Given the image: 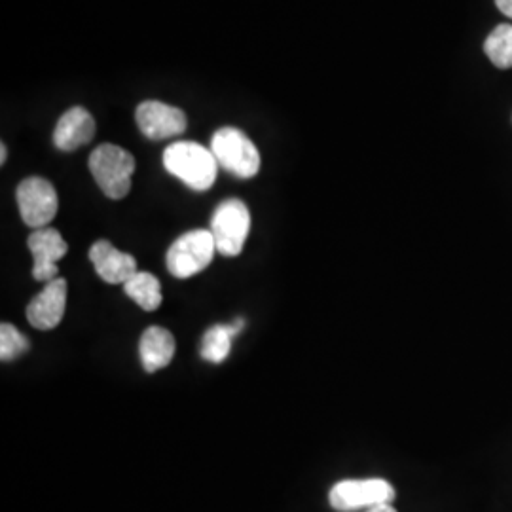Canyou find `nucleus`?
Returning <instances> with one entry per match:
<instances>
[{"label": "nucleus", "instance_id": "9", "mask_svg": "<svg viewBox=\"0 0 512 512\" xmlns=\"http://www.w3.org/2000/svg\"><path fill=\"white\" fill-rule=\"evenodd\" d=\"M29 251L33 255V277L42 283L57 279V260L67 255L69 245L55 228H40L27 239Z\"/></svg>", "mask_w": 512, "mask_h": 512}, {"label": "nucleus", "instance_id": "7", "mask_svg": "<svg viewBox=\"0 0 512 512\" xmlns=\"http://www.w3.org/2000/svg\"><path fill=\"white\" fill-rule=\"evenodd\" d=\"M19 215L35 230L48 228L57 215V192L54 184L42 177H29L18 186Z\"/></svg>", "mask_w": 512, "mask_h": 512}, {"label": "nucleus", "instance_id": "15", "mask_svg": "<svg viewBox=\"0 0 512 512\" xmlns=\"http://www.w3.org/2000/svg\"><path fill=\"white\" fill-rule=\"evenodd\" d=\"M124 291L129 298L145 311L158 310L162 306V285L156 275L148 272H137L124 283Z\"/></svg>", "mask_w": 512, "mask_h": 512}, {"label": "nucleus", "instance_id": "12", "mask_svg": "<svg viewBox=\"0 0 512 512\" xmlns=\"http://www.w3.org/2000/svg\"><path fill=\"white\" fill-rule=\"evenodd\" d=\"M95 137V120L92 112L84 107L67 110L54 131V145L63 152H73L76 148L88 145Z\"/></svg>", "mask_w": 512, "mask_h": 512}, {"label": "nucleus", "instance_id": "18", "mask_svg": "<svg viewBox=\"0 0 512 512\" xmlns=\"http://www.w3.org/2000/svg\"><path fill=\"white\" fill-rule=\"evenodd\" d=\"M495 4L501 10V14H505L507 18L512 19V0H495Z\"/></svg>", "mask_w": 512, "mask_h": 512}, {"label": "nucleus", "instance_id": "17", "mask_svg": "<svg viewBox=\"0 0 512 512\" xmlns=\"http://www.w3.org/2000/svg\"><path fill=\"white\" fill-rule=\"evenodd\" d=\"M29 349V340L12 323L0 325V359L4 363L16 361Z\"/></svg>", "mask_w": 512, "mask_h": 512}, {"label": "nucleus", "instance_id": "8", "mask_svg": "<svg viewBox=\"0 0 512 512\" xmlns=\"http://www.w3.org/2000/svg\"><path fill=\"white\" fill-rule=\"evenodd\" d=\"M137 126L143 135L152 141H162L169 137H177L186 129V114L184 110L165 105L160 101H145L135 112Z\"/></svg>", "mask_w": 512, "mask_h": 512}, {"label": "nucleus", "instance_id": "1", "mask_svg": "<svg viewBox=\"0 0 512 512\" xmlns=\"http://www.w3.org/2000/svg\"><path fill=\"white\" fill-rule=\"evenodd\" d=\"M164 167L167 173L181 179L196 192L209 190L219 173V162L213 150H207L194 141H177L165 148Z\"/></svg>", "mask_w": 512, "mask_h": 512}, {"label": "nucleus", "instance_id": "2", "mask_svg": "<svg viewBox=\"0 0 512 512\" xmlns=\"http://www.w3.org/2000/svg\"><path fill=\"white\" fill-rule=\"evenodd\" d=\"M90 171L107 198L122 200L131 190L135 158L124 148L101 145L90 156Z\"/></svg>", "mask_w": 512, "mask_h": 512}, {"label": "nucleus", "instance_id": "13", "mask_svg": "<svg viewBox=\"0 0 512 512\" xmlns=\"http://www.w3.org/2000/svg\"><path fill=\"white\" fill-rule=\"evenodd\" d=\"M175 349H177V344L169 330L162 329V327H150L141 336V344H139L141 363L147 372H158L173 361Z\"/></svg>", "mask_w": 512, "mask_h": 512}, {"label": "nucleus", "instance_id": "6", "mask_svg": "<svg viewBox=\"0 0 512 512\" xmlns=\"http://www.w3.org/2000/svg\"><path fill=\"white\" fill-rule=\"evenodd\" d=\"M395 499V488L384 478L366 480H342L330 490V507L340 512L372 509L391 503Z\"/></svg>", "mask_w": 512, "mask_h": 512}, {"label": "nucleus", "instance_id": "3", "mask_svg": "<svg viewBox=\"0 0 512 512\" xmlns=\"http://www.w3.org/2000/svg\"><path fill=\"white\" fill-rule=\"evenodd\" d=\"M215 253L217 243L211 230H190L173 241L165 256V264L169 274L188 279L203 272L213 262Z\"/></svg>", "mask_w": 512, "mask_h": 512}, {"label": "nucleus", "instance_id": "4", "mask_svg": "<svg viewBox=\"0 0 512 512\" xmlns=\"http://www.w3.org/2000/svg\"><path fill=\"white\" fill-rule=\"evenodd\" d=\"M211 150L220 167L239 179H253L260 171V154L255 143L236 128H222L213 135Z\"/></svg>", "mask_w": 512, "mask_h": 512}, {"label": "nucleus", "instance_id": "19", "mask_svg": "<svg viewBox=\"0 0 512 512\" xmlns=\"http://www.w3.org/2000/svg\"><path fill=\"white\" fill-rule=\"evenodd\" d=\"M366 512H397L395 511V507L391 505V503H385V505H378V507H372V509H368Z\"/></svg>", "mask_w": 512, "mask_h": 512}, {"label": "nucleus", "instance_id": "14", "mask_svg": "<svg viewBox=\"0 0 512 512\" xmlns=\"http://www.w3.org/2000/svg\"><path fill=\"white\" fill-rule=\"evenodd\" d=\"M243 329V319H236V323L230 325H215L205 332L202 342V357L205 361L219 365L224 363L230 355L232 340Z\"/></svg>", "mask_w": 512, "mask_h": 512}, {"label": "nucleus", "instance_id": "5", "mask_svg": "<svg viewBox=\"0 0 512 512\" xmlns=\"http://www.w3.org/2000/svg\"><path fill=\"white\" fill-rule=\"evenodd\" d=\"M211 234L217 243V253L238 256L251 230V211L238 198L224 200L211 219Z\"/></svg>", "mask_w": 512, "mask_h": 512}, {"label": "nucleus", "instance_id": "10", "mask_svg": "<svg viewBox=\"0 0 512 512\" xmlns=\"http://www.w3.org/2000/svg\"><path fill=\"white\" fill-rule=\"evenodd\" d=\"M67 306V281L57 277L46 283L27 306V319L38 330H52L61 323Z\"/></svg>", "mask_w": 512, "mask_h": 512}, {"label": "nucleus", "instance_id": "20", "mask_svg": "<svg viewBox=\"0 0 512 512\" xmlns=\"http://www.w3.org/2000/svg\"><path fill=\"white\" fill-rule=\"evenodd\" d=\"M6 156H8V148L2 143L0 145V164H6Z\"/></svg>", "mask_w": 512, "mask_h": 512}, {"label": "nucleus", "instance_id": "11", "mask_svg": "<svg viewBox=\"0 0 512 512\" xmlns=\"http://www.w3.org/2000/svg\"><path fill=\"white\" fill-rule=\"evenodd\" d=\"M90 260L97 275L110 285L126 283L137 274V260L128 253L118 251L107 239H99L93 243Z\"/></svg>", "mask_w": 512, "mask_h": 512}, {"label": "nucleus", "instance_id": "16", "mask_svg": "<svg viewBox=\"0 0 512 512\" xmlns=\"http://www.w3.org/2000/svg\"><path fill=\"white\" fill-rule=\"evenodd\" d=\"M484 54L494 63L497 69L512 67V25L501 23L488 35L484 42Z\"/></svg>", "mask_w": 512, "mask_h": 512}]
</instances>
